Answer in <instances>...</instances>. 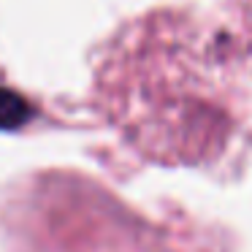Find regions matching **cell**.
Wrapping results in <instances>:
<instances>
[{
	"label": "cell",
	"mask_w": 252,
	"mask_h": 252,
	"mask_svg": "<svg viewBox=\"0 0 252 252\" xmlns=\"http://www.w3.org/2000/svg\"><path fill=\"white\" fill-rule=\"evenodd\" d=\"M28 117V106L11 93H3L0 90V127H11Z\"/></svg>",
	"instance_id": "6da1fadb"
}]
</instances>
